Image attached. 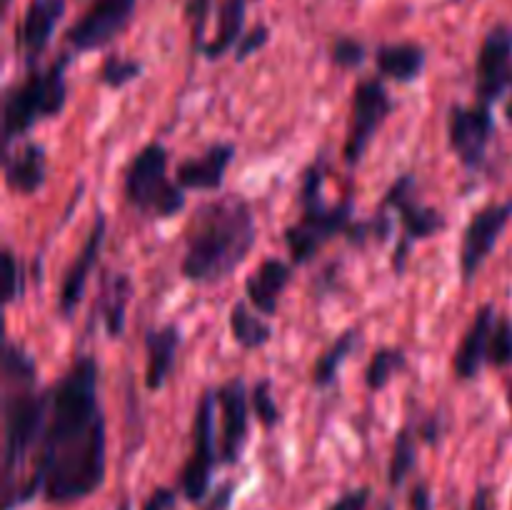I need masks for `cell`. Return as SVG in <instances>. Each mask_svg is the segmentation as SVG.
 <instances>
[{
  "label": "cell",
  "mask_w": 512,
  "mask_h": 510,
  "mask_svg": "<svg viewBox=\"0 0 512 510\" xmlns=\"http://www.w3.org/2000/svg\"><path fill=\"white\" fill-rule=\"evenodd\" d=\"M170 170V150L163 143L143 145L123 170V200L143 218L170 220L185 210L183 190Z\"/></svg>",
  "instance_id": "obj_6"
},
{
  "label": "cell",
  "mask_w": 512,
  "mask_h": 510,
  "mask_svg": "<svg viewBox=\"0 0 512 510\" xmlns=\"http://www.w3.org/2000/svg\"><path fill=\"white\" fill-rule=\"evenodd\" d=\"M393 230V215H390V210L378 205V210H375L370 218L353 220V225H350L348 233H345V240H348V245H353V248H368V245L373 243H388V240L393 238Z\"/></svg>",
  "instance_id": "obj_29"
},
{
  "label": "cell",
  "mask_w": 512,
  "mask_h": 510,
  "mask_svg": "<svg viewBox=\"0 0 512 510\" xmlns=\"http://www.w3.org/2000/svg\"><path fill=\"white\" fill-rule=\"evenodd\" d=\"M105 240H108V218H105L103 210H98L83 245L75 253L73 263L65 268L63 280L58 285V318L65 320V323H73L75 313H78L80 303L88 293V283L100 263Z\"/></svg>",
  "instance_id": "obj_15"
},
{
  "label": "cell",
  "mask_w": 512,
  "mask_h": 510,
  "mask_svg": "<svg viewBox=\"0 0 512 510\" xmlns=\"http://www.w3.org/2000/svg\"><path fill=\"white\" fill-rule=\"evenodd\" d=\"M410 510H433V490L425 480H418L410 490V498H408Z\"/></svg>",
  "instance_id": "obj_41"
},
{
  "label": "cell",
  "mask_w": 512,
  "mask_h": 510,
  "mask_svg": "<svg viewBox=\"0 0 512 510\" xmlns=\"http://www.w3.org/2000/svg\"><path fill=\"white\" fill-rule=\"evenodd\" d=\"M395 113V100L380 75L360 78L350 98V123L343 143V160L348 168H358L375 143L380 130Z\"/></svg>",
  "instance_id": "obj_9"
},
{
  "label": "cell",
  "mask_w": 512,
  "mask_h": 510,
  "mask_svg": "<svg viewBox=\"0 0 512 510\" xmlns=\"http://www.w3.org/2000/svg\"><path fill=\"white\" fill-rule=\"evenodd\" d=\"M235 155H238V145L233 140L210 143L203 153L190 155V158H183L175 165V180L188 193L190 190H198V193H220Z\"/></svg>",
  "instance_id": "obj_17"
},
{
  "label": "cell",
  "mask_w": 512,
  "mask_h": 510,
  "mask_svg": "<svg viewBox=\"0 0 512 510\" xmlns=\"http://www.w3.org/2000/svg\"><path fill=\"white\" fill-rule=\"evenodd\" d=\"M235 490H238V483H235V480H225L218 488L210 490L208 498L200 503V510H230L233 508Z\"/></svg>",
  "instance_id": "obj_38"
},
{
  "label": "cell",
  "mask_w": 512,
  "mask_h": 510,
  "mask_svg": "<svg viewBox=\"0 0 512 510\" xmlns=\"http://www.w3.org/2000/svg\"><path fill=\"white\" fill-rule=\"evenodd\" d=\"M145 65L138 58L120 53H108L98 68V83L108 90H123L143 78Z\"/></svg>",
  "instance_id": "obj_30"
},
{
  "label": "cell",
  "mask_w": 512,
  "mask_h": 510,
  "mask_svg": "<svg viewBox=\"0 0 512 510\" xmlns=\"http://www.w3.org/2000/svg\"><path fill=\"white\" fill-rule=\"evenodd\" d=\"M178 495L180 490L168 488V485H158V488L145 498L140 510H178Z\"/></svg>",
  "instance_id": "obj_39"
},
{
  "label": "cell",
  "mask_w": 512,
  "mask_h": 510,
  "mask_svg": "<svg viewBox=\"0 0 512 510\" xmlns=\"http://www.w3.org/2000/svg\"><path fill=\"white\" fill-rule=\"evenodd\" d=\"M495 133H498V120L490 105L453 103L448 108V115H445L448 148L468 173H478L488 163Z\"/></svg>",
  "instance_id": "obj_10"
},
{
  "label": "cell",
  "mask_w": 512,
  "mask_h": 510,
  "mask_svg": "<svg viewBox=\"0 0 512 510\" xmlns=\"http://www.w3.org/2000/svg\"><path fill=\"white\" fill-rule=\"evenodd\" d=\"M512 365V318L500 313L495 320L493 335H490L488 368L503 370Z\"/></svg>",
  "instance_id": "obj_33"
},
{
  "label": "cell",
  "mask_w": 512,
  "mask_h": 510,
  "mask_svg": "<svg viewBox=\"0 0 512 510\" xmlns=\"http://www.w3.org/2000/svg\"><path fill=\"white\" fill-rule=\"evenodd\" d=\"M5 188L15 195H35L48 180V150L35 140H23L18 148L3 150Z\"/></svg>",
  "instance_id": "obj_21"
},
{
  "label": "cell",
  "mask_w": 512,
  "mask_h": 510,
  "mask_svg": "<svg viewBox=\"0 0 512 510\" xmlns=\"http://www.w3.org/2000/svg\"><path fill=\"white\" fill-rule=\"evenodd\" d=\"M258 243L253 205L238 193H225L195 208L185 228L180 275L193 285L225 283L248 260Z\"/></svg>",
  "instance_id": "obj_3"
},
{
  "label": "cell",
  "mask_w": 512,
  "mask_h": 510,
  "mask_svg": "<svg viewBox=\"0 0 512 510\" xmlns=\"http://www.w3.org/2000/svg\"><path fill=\"white\" fill-rule=\"evenodd\" d=\"M250 3H253V0H250Z\"/></svg>",
  "instance_id": "obj_46"
},
{
  "label": "cell",
  "mask_w": 512,
  "mask_h": 510,
  "mask_svg": "<svg viewBox=\"0 0 512 510\" xmlns=\"http://www.w3.org/2000/svg\"><path fill=\"white\" fill-rule=\"evenodd\" d=\"M490 498H493V493H490L488 485H480V488L475 490L473 500H470L468 510H490Z\"/></svg>",
  "instance_id": "obj_42"
},
{
  "label": "cell",
  "mask_w": 512,
  "mask_h": 510,
  "mask_svg": "<svg viewBox=\"0 0 512 510\" xmlns=\"http://www.w3.org/2000/svg\"><path fill=\"white\" fill-rule=\"evenodd\" d=\"M508 408H510V415H512V380H510V385H508Z\"/></svg>",
  "instance_id": "obj_45"
},
{
  "label": "cell",
  "mask_w": 512,
  "mask_h": 510,
  "mask_svg": "<svg viewBox=\"0 0 512 510\" xmlns=\"http://www.w3.org/2000/svg\"><path fill=\"white\" fill-rule=\"evenodd\" d=\"M328 58L340 70H358L368 60V45L353 35H335L330 40Z\"/></svg>",
  "instance_id": "obj_32"
},
{
  "label": "cell",
  "mask_w": 512,
  "mask_h": 510,
  "mask_svg": "<svg viewBox=\"0 0 512 510\" xmlns=\"http://www.w3.org/2000/svg\"><path fill=\"white\" fill-rule=\"evenodd\" d=\"M65 10L68 0H28L15 25V53L25 70L38 68L43 55L48 53Z\"/></svg>",
  "instance_id": "obj_16"
},
{
  "label": "cell",
  "mask_w": 512,
  "mask_h": 510,
  "mask_svg": "<svg viewBox=\"0 0 512 510\" xmlns=\"http://www.w3.org/2000/svg\"><path fill=\"white\" fill-rule=\"evenodd\" d=\"M375 68L383 80H395L400 85H410L423 78L428 68V50L413 40L400 43H383L375 50Z\"/></svg>",
  "instance_id": "obj_23"
},
{
  "label": "cell",
  "mask_w": 512,
  "mask_h": 510,
  "mask_svg": "<svg viewBox=\"0 0 512 510\" xmlns=\"http://www.w3.org/2000/svg\"><path fill=\"white\" fill-rule=\"evenodd\" d=\"M3 263L5 273H8V283H5V308L20 303L25 298V290H28V268L20 260V255L15 250L5 248L3 250Z\"/></svg>",
  "instance_id": "obj_34"
},
{
  "label": "cell",
  "mask_w": 512,
  "mask_h": 510,
  "mask_svg": "<svg viewBox=\"0 0 512 510\" xmlns=\"http://www.w3.org/2000/svg\"><path fill=\"white\" fill-rule=\"evenodd\" d=\"M215 413H218V400H215V388L200 393L195 403L193 430H190V455L185 458L183 468L178 473V490L188 503L200 505L213 490V475L220 465L218 448V425H215Z\"/></svg>",
  "instance_id": "obj_8"
},
{
  "label": "cell",
  "mask_w": 512,
  "mask_h": 510,
  "mask_svg": "<svg viewBox=\"0 0 512 510\" xmlns=\"http://www.w3.org/2000/svg\"><path fill=\"white\" fill-rule=\"evenodd\" d=\"M380 208L390 210L400 218V238L395 243L393 255H390V268H393L395 278H403L413 245L448 230V215L433 205L423 203L415 173H400L383 193Z\"/></svg>",
  "instance_id": "obj_7"
},
{
  "label": "cell",
  "mask_w": 512,
  "mask_h": 510,
  "mask_svg": "<svg viewBox=\"0 0 512 510\" xmlns=\"http://www.w3.org/2000/svg\"><path fill=\"white\" fill-rule=\"evenodd\" d=\"M108 475V418L100 400V365L80 353L50 385V408L18 508L43 498L73 505L98 493Z\"/></svg>",
  "instance_id": "obj_1"
},
{
  "label": "cell",
  "mask_w": 512,
  "mask_h": 510,
  "mask_svg": "<svg viewBox=\"0 0 512 510\" xmlns=\"http://www.w3.org/2000/svg\"><path fill=\"white\" fill-rule=\"evenodd\" d=\"M115 510H133V500H130V498H123V500H120L118 508H115Z\"/></svg>",
  "instance_id": "obj_44"
},
{
  "label": "cell",
  "mask_w": 512,
  "mask_h": 510,
  "mask_svg": "<svg viewBox=\"0 0 512 510\" xmlns=\"http://www.w3.org/2000/svg\"><path fill=\"white\" fill-rule=\"evenodd\" d=\"M512 90V25L495 23L475 58V98L493 108Z\"/></svg>",
  "instance_id": "obj_14"
},
{
  "label": "cell",
  "mask_w": 512,
  "mask_h": 510,
  "mask_svg": "<svg viewBox=\"0 0 512 510\" xmlns=\"http://www.w3.org/2000/svg\"><path fill=\"white\" fill-rule=\"evenodd\" d=\"M248 3L250 0H223L218 10V28H215L213 38L205 43L203 58L215 63V60L225 58L230 50L238 48L240 38L245 35V18H248Z\"/></svg>",
  "instance_id": "obj_24"
},
{
  "label": "cell",
  "mask_w": 512,
  "mask_h": 510,
  "mask_svg": "<svg viewBox=\"0 0 512 510\" xmlns=\"http://www.w3.org/2000/svg\"><path fill=\"white\" fill-rule=\"evenodd\" d=\"M293 263L278 258V255H268L255 265L253 273L245 278V300L258 310L265 318H275L280 310V300H283L285 290L293 283Z\"/></svg>",
  "instance_id": "obj_19"
},
{
  "label": "cell",
  "mask_w": 512,
  "mask_h": 510,
  "mask_svg": "<svg viewBox=\"0 0 512 510\" xmlns=\"http://www.w3.org/2000/svg\"><path fill=\"white\" fill-rule=\"evenodd\" d=\"M270 43V28L265 23L253 25L250 30H245V35L240 38L238 48H235V63H245L248 58H253L255 53L265 48Z\"/></svg>",
  "instance_id": "obj_36"
},
{
  "label": "cell",
  "mask_w": 512,
  "mask_h": 510,
  "mask_svg": "<svg viewBox=\"0 0 512 510\" xmlns=\"http://www.w3.org/2000/svg\"><path fill=\"white\" fill-rule=\"evenodd\" d=\"M250 408H253V418L263 425V430L273 433L280 423H283V410H280L278 400L273 395V380L258 378L250 388Z\"/></svg>",
  "instance_id": "obj_31"
},
{
  "label": "cell",
  "mask_w": 512,
  "mask_h": 510,
  "mask_svg": "<svg viewBox=\"0 0 512 510\" xmlns=\"http://www.w3.org/2000/svg\"><path fill=\"white\" fill-rule=\"evenodd\" d=\"M418 445L420 438L418 433H415V425H403V428L395 433L388 463V483L393 490L403 488L408 475L418 468Z\"/></svg>",
  "instance_id": "obj_27"
},
{
  "label": "cell",
  "mask_w": 512,
  "mask_h": 510,
  "mask_svg": "<svg viewBox=\"0 0 512 510\" xmlns=\"http://www.w3.org/2000/svg\"><path fill=\"white\" fill-rule=\"evenodd\" d=\"M415 433H418L420 443L435 448V445L440 443V438H443V418H440V415H425V418L415 425Z\"/></svg>",
  "instance_id": "obj_40"
},
{
  "label": "cell",
  "mask_w": 512,
  "mask_h": 510,
  "mask_svg": "<svg viewBox=\"0 0 512 510\" xmlns=\"http://www.w3.org/2000/svg\"><path fill=\"white\" fill-rule=\"evenodd\" d=\"M75 53L55 55L48 65L25 70V78L8 85L3 95V150L28 138L30 130L45 120L63 115L68 105V70Z\"/></svg>",
  "instance_id": "obj_5"
},
{
  "label": "cell",
  "mask_w": 512,
  "mask_h": 510,
  "mask_svg": "<svg viewBox=\"0 0 512 510\" xmlns=\"http://www.w3.org/2000/svg\"><path fill=\"white\" fill-rule=\"evenodd\" d=\"M408 368V353L395 345H383L370 355V363L365 368L363 383L368 393H380L395 380V375Z\"/></svg>",
  "instance_id": "obj_28"
},
{
  "label": "cell",
  "mask_w": 512,
  "mask_h": 510,
  "mask_svg": "<svg viewBox=\"0 0 512 510\" xmlns=\"http://www.w3.org/2000/svg\"><path fill=\"white\" fill-rule=\"evenodd\" d=\"M133 295L135 283L128 273H115V270H110V273L103 275L95 313H100V325H103L105 335L110 340H118L125 335V328H128V308Z\"/></svg>",
  "instance_id": "obj_22"
},
{
  "label": "cell",
  "mask_w": 512,
  "mask_h": 510,
  "mask_svg": "<svg viewBox=\"0 0 512 510\" xmlns=\"http://www.w3.org/2000/svg\"><path fill=\"white\" fill-rule=\"evenodd\" d=\"M145 390L158 393L168 385L173 375L178 353L183 348V328L178 323H163L158 328L145 330Z\"/></svg>",
  "instance_id": "obj_20"
},
{
  "label": "cell",
  "mask_w": 512,
  "mask_h": 510,
  "mask_svg": "<svg viewBox=\"0 0 512 510\" xmlns=\"http://www.w3.org/2000/svg\"><path fill=\"white\" fill-rule=\"evenodd\" d=\"M498 310L493 303H483L473 315V323L468 325L465 335L460 338L453 355V373L460 383H473L488 368L490 335H493Z\"/></svg>",
  "instance_id": "obj_18"
},
{
  "label": "cell",
  "mask_w": 512,
  "mask_h": 510,
  "mask_svg": "<svg viewBox=\"0 0 512 510\" xmlns=\"http://www.w3.org/2000/svg\"><path fill=\"white\" fill-rule=\"evenodd\" d=\"M370 498H373V488L370 485H358V488H350L343 495H338L328 505V510H368Z\"/></svg>",
  "instance_id": "obj_37"
},
{
  "label": "cell",
  "mask_w": 512,
  "mask_h": 510,
  "mask_svg": "<svg viewBox=\"0 0 512 510\" xmlns=\"http://www.w3.org/2000/svg\"><path fill=\"white\" fill-rule=\"evenodd\" d=\"M363 343V333L360 328H348L318 355L313 365V388L315 390H328L338 383L340 368L350 360V355L360 348Z\"/></svg>",
  "instance_id": "obj_26"
},
{
  "label": "cell",
  "mask_w": 512,
  "mask_h": 510,
  "mask_svg": "<svg viewBox=\"0 0 512 510\" xmlns=\"http://www.w3.org/2000/svg\"><path fill=\"white\" fill-rule=\"evenodd\" d=\"M512 220V198L500 200V203L483 205L470 215L468 225L463 230L458 248V270H460V283L465 288L478 280L480 270L485 268L488 258L493 255L495 245L500 243L503 233L508 230Z\"/></svg>",
  "instance_id": "obj_11"
},
{
  "label": "cell",
  "mask_w": 512,
  "mask_h": 510,
  "mask_svg": "<svg viewBox=\"0 0 512 510\" xmlns=\"http://www.w3.org/2000/svg\"><path fill=\"white\" fill-rule=\"evenodd\" d=\"M505 120H508V123L512 125V90H510V98H508V103H505Z\"/></svg>",
  "instance_id": "obj_43"
},
{
  "label": "cell",
  "mask_w": 512,
  "mask_h": 510,
  "mask_svg": "<svg viewBox=\"0 0 512 510\" xmlns=\"http://www.w3.org/2000/svg\"><path fill=\"white\" fill-rule=\"evenodd\" d=\"M228 328L233 335L235 345L245 353L263 350L273 340V325L270 318L260 315L258 310L250 308L248 300H235L228 313Z\"/></svg>",
  "instance_id": "obj_25"
},
{
  "label": "cell",
  "mask_w": 512,
  "mask_h": 510,
  "mask_svg": "<svg viewBox=\"0 0 512 510\" xmlns=\"http://www.w3.org/2000/svg\"><path fill=\"white\" fill-rule=\"evenodd\" d=\"M215 0H185L183 15L190 25V43H193V53L200 55L205 48V28H208L210 10H213Z\"/></svg>",
  "instance_id": "obj_35"
},
{
  "label": "cell",
  "mask_w": 512,
  "mask_h": 510,
  "mask_svg": "<svg viewBox=\"0 0 512 510\" xmlns=\"http://www.w3.org/2000/svg\"><path fill=\"white\" fill-rule=\"evenodd\" d=\"M138 0H90L78 20L65 30V43L75 55L108 48L133 23Z\"/></svg>",
  "instance_id": "obj_12"
},
{
  "label": "cell",
  "mask_w": 512,
  "mask_h": 510,
  "mask_svg": "<svg viewBox=\"0 0 512 510\" xmlns=\"http://www.w3.org/2000/svg\"><path fill=\"white\" fill-rule=\"evenodd\" d=\"M328 175L330 163L325 153H318V158L305 165L303 173H300V218L283 230V243L293 265L313 263L325 245L333 243L335 238H345L355 220L353 198L325 203L323 190L328 183Z\"/></svg>",
  "instance_id": "obj_4"
},
{
  "label": "cell",
  "mask_w": 512,
  "mask_h": 510,
  "mask_svg": "<svg viewBox=\"0 0 512 510\" xmlns=\"http://www.w3.org/2000/svg\"><path fill=\"white\" fill-rule=\"evenodd\" d=\"M48 408L50 385L38 383V360L23 343L8 338L3 350V510H18Z\"/></svg>",
  "instance_id": "obj_2"
},
{
  "label": "cell",
  "mask_w": 512,
  "mask_h": 510,
  "mask_svg": "<svg viewBox=\"0 0 512 510\" xmlns=\"http://www.w3.org/2000/svg\"><path fill=\"white\" fill-rule=\"evenodd\" d=\"M215 400H218V448H220V465L235 468L243 460L245 448L250 440V388L243 375H233L225 383L215 388Z\"/></svg>",
  "instance_id": "obj_13"
}]
</instances>
